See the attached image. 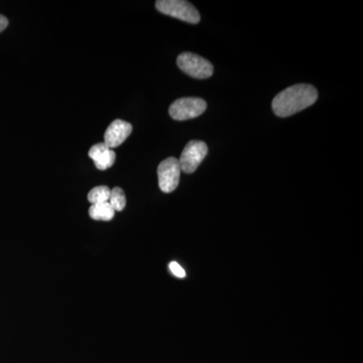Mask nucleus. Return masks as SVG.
Segmentation results:
<instances>
[{"mask_svg":"<svg viewBox=\"0 0 363 363\" xmlns=\"http://www.w3.org/2000/svg\"><path fill=\"white\" fill-rule=\"evenodd\" d=\"M89 215L94 220L111 221L113 219L116 211L109 202L100 203V204L91 205Z\"/></svg>","mask_w":363,"mask_h":363,"instance_id":"obj_9","label":"nucleus"},{"mask_svg":"<svg viewBox=\"0 0 363 363\" xmlns=\"http://www.w3.org/2000/svg\"><path fill=\"white\" fill-rule=\"evenodd\" d=\"M318 92L312 85L297 84L279 92L272 101L276 116L288 117L304 111L316 102Z\"/></svg>","mask_w":363,"mask_h":363,"instance_id":"obj_1","label":"nucleus"},{"mask_svg":"<svg viewBox=\"0 0 363 363\" xmlns=\"http://www.w3.org/2000/svg\"><path fill=\"white\" fill-rule=\"evenodd\" d=\"M108 202L113 208L114 211H123L126 205L125 194H124L123 189L118 187L112 189Z\"/></svg>","mask_w":363,"mask_h":363,"instance_id":"obj_11","label":"nucleus"},{"mask_svg":"<svg viewBox=\"0 0 363 363\" xmlns=\"http://www.w3.org/2000/svg\"><path fill=\"white\" fill-rule=\"evenodd\" d=\"M207 154L206 143L201 140H191L186 145L179 160L181 171L186 174L194 173Z\"/></svg>","mask_w":363,"mask_h":363,"instance_id":"obj_5","label":"nucleus"},{"mask_svg":"<svg viewBox=\"0 0 363 363\" xmlns=\"http://www.w3.org/2000/svg\"><path fill=\"white\" fill-rule=\"evenodd\" d=\"M177 64L184 73L193 78H209L214 71L213 66L208 60L192 52L181 54L177 59Z\"/></svg>","mask_w":363,"mask_h":363,"instance_id":"obj_4","label":"nucleus"},{"mask_svg":"<svg viewBox=\"0 0 363 363\" xmlns=\"http://www.w3.org/2000/svg\"><path fill=\"white\" fill-rule=\"evenodd\" d=\"M206 108V101L201 98L187 97L174 101L169 106V112L172 118L183 121L201 116Z\"/></svg>","mask_w":363,"mask_h":363,"instance_id":"obj_3","label":"nucleus"},{"mask_svg":"<svg viewBox=\"0 0 363 363\" xmlns=\"http://www.w3.org/2000/svg\"><path fill=\"white\" fill-rule=\"evenodd\" d=\"M111 190L107 186H98L93 188L88 194V201L91 205L100 204V203H106L111 198Z\"/></svg>","mask_w":363,"mask_h":363,"instance_id":"obj_10","label":"nucleus"},{"mask_svg":"<svg viewBox=\"0 0 363 363\" xmlns=\"http://www.w3.org/2000/svg\"><path fill=\"white\" fill-rule=\"evenodd\" d=\"M156 7L160 13L186 23H198L201 18L193 4L184 0H159L156 2Z\"/></svg>","mask_w":363,"mask_h":363,"instance_id":"obj_2","label":"nucleus"},{"mask_svg":"<svg viewBox=\"0 0 363 363\" xmlns=\"http://www.w3.org/2000/svg\"><path fill=\"white\" fill-rule=\"evenodd\" d=\"M133 125L121 119H116L111 123L105 131L104 143L109 149H116L125 142L126 138L130 135Z\"/></svg>","mask_w":363,"mask_h":363,"instance_id":"obj_7","label":"nucleus"},{"mask_svg":"<svg viewBox=\"0 0 363 363\" xmlns=\"http://www.w3.org/2000/svg\"><path fill=\"white\" fill-rule=\"evenodd\" d=\"M181 167L176 157H168L157 168L160 189L164 193H172L178 187L180 182Z\"/></svg>","mask_w":363,"mask_h":363,"instance_id":"obj_6","label":"nucleus"},{"mask_svg":"<svg viewBox=\"0 0 363 363\" xmlns=\"http://www.w3.org/2000/svg\"><path fill=\"white\" fill-rule=\"evenodd\" d=\"M7 26H9V20H7L6 16L0 14V33L4 32Z\"/></svg>","mask_w":363,"mask_h":363,"instance_id":"obj_13","label":"nucleus"},{"mask_svg":"<svg viewBox=\"0 0 363 363\" xmlns=\"http://www.w3.org/2000/svg\"><path fill=\"white\" fill-rule=\"evenodd\" d=\"M89 157L100 171L111 168L116 162V155L113 150L109 149L104 143H96L89 150Z\"/></svg>","mask_w":363,"mask_h":363,"instance_id":"obj_8","label":"nucleus"},{"mask_svg":"<svg viewBox=\"0 0 363 363\" xmlns=\"http://www.w3.org/2000/svg\"><path fill=\"white\" fill-rule=\"evenodd\" d=\"M169 271L172 272V274H174V276L177 277V278L179 279H184L186 277V272L184 271L183 267L180 266V264H178V262H172L171 264H169Z\"/></svg>","mask_w":363,"mask_h":363,"instance_id":"obj_12","label":"nucleus"}]
</instances>
